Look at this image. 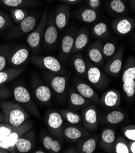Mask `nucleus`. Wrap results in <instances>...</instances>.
<instances>
[{
    "label": "nucleus",
    "mask_w": 135,
    "mask_h": 153,
    "mask_svg": "<svg viewBox=\"0 0 135 153\" xmlns=\"http://www.w3.org/2000/svg\"><path fill=\"white\" fill-rule=\"evenodd\" d=\"M0 107L4 114L2 123L18 127L29 118V114L17 103L10 101H0Z\"/></svg>",
    "instance_id": "1"
},
{
    "label": "nucleus",
    "mask_w": 135,
    "mask_h": 153,
    "mask_svg": "<svg viewBox=\"0 0 135 153\" xmlns=\"http://www.w3.org/2000/svg\"><path fill=\"white\" fill-rule=\"evenodd\" d=\"M14 100L23 108L27 112L36 118L41 119L40 111L32 98L31 94L23 85H18L13 90Z\"/></svg>",
    "instance_id": "2"
},
{
    "label": "nucleus",
    "mask_w": 135,
    "mask_h": 153,
    "mask_svg": "<svg viewBox=\"0 0 135 153\" xmlns=\"http://www.w3.org/2000/svg\"><path fill=\"white\" fill-rule=\"evenodd\" d=\"M48 17V9L47 7H45L38 24L26 37V42L28 47L35 54L40 52L42 39Z\"/></svg>",
    "instance_id": "3"
},
{
    "label": "nucleus",
    "mask_w": 135,
    "mask_h": 153,
    "mask_svg": "<svg viewBox=\"0 0 135 153\" xmlns=\"http://www.w3.org/2000/svg\"><path fill=\"white\" fill-rule=\"evenodd\" d=\"M40 20L37 14H29L20 23L10 28L6 33V37L9 39H17L28 35L35 28Z\"/></svg>",
    "instance_id": "4"
},
{
    "label": "nucleus",
    "mask_w": 135,
    "mask_h": 153,
    "mask_svg": "<svg viewBox=\"0 0 135 153\" xmlns=\"http://www.w3.org/2000/svg\"><path fill=\"white\" fill-rule=\"evenodd\" d=\"M122 81L125 94L133 98L135 95V57L133 56H129L124 63Z\"/></svg>",
    "instance_id": "5"
},
{
    "label": "nucleus",
    "mask_w": 135,
    "mask_h": 153,
    "mask_svg": "<svg viewBox=\"0 0 135 153\" xmlns=\"http://www.w3.org/2000/svg\"><path fill=\"white\" fill-rule=\"evenodd\" d=\"M29 59L34 65L45 71L58 74H65L67 72L60 60L53 56L33 54Z\"/></svg>",
    "instance_id": "6"
},
{
    "label": "nucleus",
    "mask_w": 135,
    "mask_h": 153,
    "mask_svg": "<svg viewBox=\"0 0 135 153\" xmlns=\"http://www.w3.org/2000/svg\"><path fill=\"white\" fill-rule=\"evenodd\" d=\"M58 29L54 20V14L52 12L48 13V17L41 42L43 50L46 51L52 50L55 48L58 39Z\"/></svg>",
    "instance_id": "7"
},
{
    "label": "nucleus",
    "mask_w": 135,
    "mask_h": 153,
    "mask_svg": "<svg viewBox=\"0 0 135 153\" xmlns=\"http://www.w3.org/2000/svg\"><path fill=\"white\" fill-rule=\"evenodd\" d=\"M86 63V78L88 81L98 90H102L107 87L110 82L108 76L99 67L93 64L90 61L87 60Z\"/></svg>",
    "instance_id": "8"
},
{
    "label": "nucleus",
    "mask_w": 135,
    "mask_h": 153,
    "mask_svg": "<svg viewBox=\"0 0 135 153\" xmlns=\"http://www.w3.org/2000/svg\"><path fill=\"white\" fill-rule=\"evenodd\" d=\"M43 77L52 90L60 98H64L67 90V76L45 71Z\"/></svg>",
    "instance_id": "9"
},
{
    "label": "nucleus",
    "mask_w": 135,
    "mask_h": 153,
    "mask_svg": "<svg viewBox=\"0 0 135 153\" xmlns=\"http://www.w3.org/2000/svg\"><path fill=\"white\" fill-rule=\"evenodd\" d=\"M34 125L31 121H26L21 125L17 127L7 137L2 141V148L10 152H17L15 144L20 137L33 128Z\"/></svg>",
    "instance_id": "10"
},
{
    "label": "nucleus",
    "mask_w": 135,
    "mask_h": 153,
    "mask_svg": "<svg viewBox=\"0 0 135 153\" xmlns=\"http://www.w3.org/2000/svg\"><path fill=\"white\" fill-rule=\"evenodd\" d=\"M30 51L29 47L24 45L12 47L8 56L7 65L11 67H18L24 64L30 57Z\"/></svg>",
    "instance_id": "11"
},
{
    "label": "nucleus",
    "mask_w": 135,
    "mask_h": 153,
    "mask_svg": "<svg viewBox=\"0 0 135 153\" xmlns=\"http://www.w3.org/2000/svg\"><path fill=\"white\" fill-rule=\"evenodd\" d=\"M62 115L55 111H49L45 117V122L50 132L60 140L63 139V120Z\"/></svg>",
    "instance_id": "12"
},
{
    "label": "nucleus",
    "mask_w": 135,
    "mask_h": 153,
    "mask_svg": "<svg viewBox=\"0 0 135 153\" xmlns=\"http://www.w3.org/2000/svg\"><path fill=\"white\" fill-rule=\"evenodd\" d=\"M124 54V47H120L114 55L105 65L104 72L105 74L112 77H116L119 74L122 68Z\"/></svg>",
    "instance_id": "13"
},
{
    "label": "nucleus",
    "mask_w": 135,
    "mask_h": 153,
    "mask_svg": "<svg viewBox=\"0 0 135 153\" xmlns=\"http://www.w3.org/2000/svg\"><path fill=\"white\" fill-rule=\"evenodd\" d=\"M32 90L34 95L38 101L46 105L51 103L52 97L51 90L40 79L34 78L32 83Z\"/></svg>",
    "instance_id": "14"
},
{
    "label": "nucleus",
    "mask_w": 135,
    "mask_h": 153,
    "mask_svg": "<svg viewBox=\"0 0 135 153\" xmlns=\"http://www.w3.org/2000/svg\"><path fill=\"white\" fill-rule=\"evenodd\" d=\"M76 30L75 29H69L61 40L60 48V57L64 64L67 62L69 56L72 54Z\"/></svg>",
    "instance_id": "15"
},
{
    "label": "nucleus",
    "mask_w": 135,
    "mask_h": 153,
    "mask_svg": "<svg viewBox=\"0 0 135 153\" xmlns=\"http://www.w3.org/2000/svg\"><path fill=\"white\" fill-rule=\"evenodd\" d=\"M81 116L85 128L91 131H95L98 129L97 110L94 104H90L85 108Z\"/></svg>",
    "instance_id": "16"
},
{
    "label": "nucleus",
    "mask_w": 135,
    "mask_h": 153,
    "mask_svg": "<svg viewBox=\"0 0 135 153\" xmlns=\"http://www.w3.org/2000/svg\"><path fill=\"white\" fill-rule=\"evenodd\" d=\"M70 7L68 4L57 5L55 9L54 20L55 25L60 31L62 32L68 25L70 19Z\"/></svg>",
    "instance_id": "17"
},
{
    "label": "nucleus",
    "mask_w": 135,
    "mask_h": 153,
    "mask_svg": "<svg viewBox=\"0 0 135 153\" xmlns=\"http://www.w3.org/2000/svg\"><path fill=\"white\" fill-rule=\"evenodd\" d=\"M35 131L32 128L23 134L17 140L15 144L16 151L20 153L30 152L35 146Z\"/></svg>",
    "instance_id": "18"
},
{
    "label": "nucleus",
    "mask_w": 135,
    "mask_h": 153,
    "mask_svg": "<svg viewBox=\"0 0 135 153\" xmlns=\"http://www.w3.org/2000/svg\"><path fill=\"white\" fill-rule=\"evenodd\" d=\"M102 47V42L99 39L90 45L86 50L87 56L90 62L99 68L103 66L105 61Z\"/></svg>",
    "instance_id": "19"
},
{
    "label": "nucleus",
    "mask_w": 135,
    "mask_h": 153,
    "mask_svg": "<svg viewBox=\"0 0 135 153\" xmlns=\"http://www.w3.org/2000/svg\"><path fill=\"white\" fill-rule=\"evenodd\" d=\"M72 83L76 91L82 97L97 105L100 104V98L94 90L89 84L77 79H74Z\"/></svg>",
    "instance_id": "20"
},
{
    "label": "nucleus",
    "mask_w": 135,
    "mask_h": 153,
    "mask_svg": "<svg viewBox=\"0 0 135 153\" xmlns=\"http://www.w3.org/2000/svg\"><path fill=\"white\" fill-rule=\"evenodd\" d=\"M111 26L117 35L127 36L135 27V19L127 17H119L113 21Z\"/></svg>",
    "instance_id": "21"
},
{
    "label": "nucleus",
    "mask_w": 135,
    "mask_h": 153,
    "mask_svg": "<svg viewBox=\"0 0 135 153\" xmlns=\"http://www.w3.org/2000/svg\"><path fill=\"white\" fill-rule=\"evenodd\" d=\"M100 104L105 108H116L121 104V93L116 89H110L102 95L100 98Z\"/></svg>",
    "instance_id": "22"
},
{
    "label": "nucleus",
    "mask_w": 135,
    "mask_h": 153,
    "mask_svg": "<svg viewBox=\"0 0 135 153\" xmlns=\"http://www.w3.org/2000/svg\"><path fill=\"white\" fill-rule=\"evenodd\" d=\"M89 133L85 129L77 126H66L63 128V138L68 142H77Z\"/></svg>",
    "instance_id": "23"
},
{
    "label": "nucleus",
    "mask_w": 135,
    "mask_h": 153,
    "mask_svg": "<svg viewBox=\"0 0 135 153\" xmlns=\"http://www.w3.org/2000/svg\"><path fill=\"white\" fill-rule=\"evenodd\" d=\"M116 139V133L113 129L111 128L104 129L100 135L99 141L100 148L107 152H113V147Z\"/></svg>",
    "instance_id": "24"
},
{
    "label": "nucleus",
    "mask_w": 135,
    "mask_h": 153,
    "mask_svg": "<svg viewBox=\"0 0 135 153\" xmlns=\"http://www.w3.org/2000/svg\"><path fill=\"white\" fill-rule=\"evenodd\" d=\"M68 105L71 109H80L89 105L91 101L82 97L71 87L68 88Z\"/></svg>",
    "instance_id": "25"
},
{
    "label": "nucleus",
    "mask_w": 135,
    "mask_h": 153,
    "mask_svg": "<svg viewBox=\"0 0 135 153\" xmlns=\"http://www.w3.org/2000/svg\"><path fill=\"white\" fill-rule=\"evenodd\" d=\"M89 40V33L88 29L81 28L76 32L75 36L74 47L72 54L78 53L83 50L88 43Z\"/></svg>",
    "instance_id": "26"
},
{
    "label": "nucleus",
    "mask_w": 135,
    "mask_h": 153,
    "mask_svg": "<svg viewBox=\"0 0 135 153\" xmlns=\"http://www.w3.org/2000/svg\"><path fill=\"white\" fill-rule=\"evenodd\" d=\"M24 71L22 67H12L0 71V86L14 80Z\"/></svg>",
    "instance_id": "27"
},
{
    "label": "nucleus",
    "mask_w": 135,
    "mask_h": 153,
    "mask_svg": "<svg viewBox=\"0 0 135 153\" xmlns=\"http://www.w3.org/2000/svg\"><path fill=\"white\" fill-rule=\"evenodd\" d=\"M72 57V65L77 73L86 78L87 72V63L84 57L80 53H76Z\"/></svg>",
    "instance_id": "28"
},
{
    "label": "nucleus",
    "mask_w": 135,
    "mask_h": 153,
    "mask_svg": "<svg viewBox=\"0 0 135 153\" xmlns=\"http://www.w3.org/2000/svg\"><path fill=\"white\" fill-rule=\"evenodd\" d=\"M97 137H91L82 140L78 145V151L81 153H93L97 147Z\"/></svg>",
    "instance_id": "29"
},
{
    "label": "nucleus",
    "mask_w": 135,
    "mask_h": 153,
    "mask_svg": "<svg viewBox=\"0 0 135 153\" xmlns=\"http://www.w3.org/2000/svg\"><path fill=\"white\" fill-rule=\"evenodd\" d=\"M126 118L125 114L119 110H114L108 113L103 117L104 123L108 125H117L121 123Z\"/></svg>",
    "instance_id": "30"
},
{
    "label": "nucleus",
    "mask_w": 135,
    "mask_h": 153,
    "mask_svg": "<svg viewBox=\"0 0 135 153\" xmlns=\"http://www.w3.org/2000/svg\"><path fill=\"white\" fill-rule=\"evenodd\" d=\"M0 4L3 6L11 9L24 8L33 6L35 4V0H0Z\"/></svg>",
    "instance_id": "31"
},
{
    "label": "nucleus",
    "mask_w": 135,
    "mask_h": 153,
    "mask_svg": "<svg viewBox=\"0 0 135 153\" xmlns=\"http://www.w3.org/2000/svg\"><path fill=\"white\" fill-rule=\"evenodd\" d=\"M59 112L62 115L63 118L71 125H79L82 121V116L76 111L64 109H61Z\"/></svg>",
    "instance_id": "32"
},
{
    "label": "nucleus",
    "mask_w": 135,
    "mask_h": 153,
    "mask_svg": "<svg viewBox=\"0 0 135 153\" xmlns=\"http://www.w3.org/2000/svg\"><path fill=\"white\" fill-rule=\"evenodd\" d=\"M91 33L94 38L100 40L108 37L110 30L108 25L105 23L99 22L92 27Z\"/></svg>",
    "instance_id": "33"
},
{
    "label": "nucleus",
    "mask_w": 135,
    "mask_h": 153,
    "mask_svg": "<svg viewBox=\"0 0 135 153\" xmlns=\"http://www.w3.org/2000/svg\"><path fill=\"white\" fill-rule=\"evenodd\" d=\"M79 19L86 23L94 22L99 17L98 12L93 8H85L82 9L79 13Z\"/></svg>",
    "instance_id": "34"
},
{
    "label": "nucleus",
    "mask_w": 135,
    "mask_h": 153,
    "mask_svg": "<svg viewBox=\"0 0 135 153\" xmlns=\"http://www.w3.org/2000/svg\"><path fill=\"white\" fill-rule=\"evenodd\" d=\"M108 8L114 15H122L127 11L126 5L122 0H109Z\"/></svg>",
    "instance_id": "35"
},
{
    "label": "nucleus",
    "mask_w": 135,
    "mask_h": 153,
    "mask_svg": "<svg viewBox=\"0 0 135 153\" xmlns=\"http://www.w3.org/2000/svg\"><path fill=\"white\" fill-rule=\"evenodd\" d=\"M128 143L129 142L126 140L124 137L119 135L114 142L113 152L130 153L128 149Z\"/></svg>",
    "instance_id": "36"
},
{
    "label": "nucleus",
    "mask_w": 135,
    "mask_h": 153,
    "mask_svg": "<svg viewBox=\"0 0 135 153\" xmlns=\"http://www.w3.org/2000/svg\"><path fill=\"white\" fill-rule=\"evenodd\" d=\"M10 17L14 23L18 25L30 14V12L24 8H15L10 10Z\"/></svg>",
    "instance_id": "37"
},
{
    "label": "nucleus",
    "mask_w": 135,
    "mask_h": 153,
    "mask_svg": "<svg viewBox=\"0 0 135 153\" xmlns=\"http://www.w3.org/2000/svg\"><path fill=\"white\" fill-rule=\"evenodd\" d=\"M14 25L11 17L7 13L0 10V33L5 30L10 29Z\"/></svg>",
    "instance_id": "38"
},
{
    "label": "nucleus",
    "mask_w": 135,
    "mask_h": 153,
    "mask_svg": "<svg viewBox=\"0 0 135 153\" xmlns=\"http://www.w3.org/2000/svg\"><path fill=\"white\" fill-rule=\"evenodd\" d=\"M12 47L4 45L0 47V71L4 70L7 64V59L9 52Z\"/></svg>",
    "instance_id": "39"
},
{
    "label": "nucleus",
    "mask_w": 135,
    "mask_h": 153,
    "mask_svg": "<svg viewBox=\"0 0 135 153\" xmlns=\"http://www.w3.org/2000/svg\"><path fill=\"white\" fill-rule=\"evenodd\" d=\"M116 51V46L114 43L108 42L103 45L102 52L105 60L110 59Z\"/></svg>",
    "instance_id": "40"
},
{
    "label": "nucleus",
    "mask_w": 135,
    "mask_h": 153,
    "mask_svg": "<svg viewBox=\"0 0 135 153\" xmlns=\"http://www.w3.org/2000/svg\"><path fill=\"white\" fill-rule=\"evenodd\" d=\"M124 137L129 141L135 140V125H130L124 126L122 129Z\"/></svg>",
    "instance_id": "41"
},
{
    "label": "nucleus",
    "mask_w": 135,
    "mask_h": 153,
    "mask_svg": "<svg viewBox=\"0 0 135 153\" xmlns=\"http://www.w3.org/2000/svg\"><path fill=\"white\" fill-rule=\"evenodd\" d=\"M16 128L10 125L0 123V140L3 141Z\"/></svg>",
    "instance_id": "42"
},
{
    "label": "nucleus",
    "mask_w": 135,
    "mask_h": 153,
    "mask_svg": "<svg viewBox=\"0 0 135 153\" xmlns=\"http://www.w3.org/2000/svg\"><path fill=\"white\" fill-rule=\"evenodd\" d=\"M54 139H53L51 136L48 134H44L41 137V142L44 148L46 151L51 152L52 146L54 143Z\"/></svg>",
    "instance_id": "43"
},
{
    "label": "nucleus",
    "mask_w": 135,
    "mask_h": 153,
    "mask_svg": "<svg viewBox=\"0 0 135 153\" xmlns=\"http://www.w3.org/2000/svg\"><path fill=\"white\" fill-rule=\"evenodd\" d=\"M11 97V91L7 87L0 86V99L7 100Z\"/></svg>",
    "instance_id": "44"
},
{
    "label": "nucleus",
    "mask_w": 135,
    "mask_h": 153,
    "mask_svg": "<svg viewBox=\"0 0 135 153\" xmlns=\"http://www.w3.org/2000/svg\"><path fill=\"white\" fill-rule=\"evenodd\" d=\"M61 148H62V146H61L60 143V142L58 140L55 139L54 141L53 145H52V148H51V152L58 153V152H59L60 151Z\"/></svg>",
    "instance_id": "45"
},
{
    "label": "nucleus",
    "mask_w": 135,
    "mask_h": 153,
    "mask_svg": "<svg viewBox=\"0 0 135 153\" xmlns=\"http://www.w3.org/2000/svg\"><path fill=\"white\" fill-rule=\"evenodd\" d=\"M128 149L130 153H135V140L130 141L128 143Z\"/></svg>",
    "instance_id": "46"
},
{
    "label": "nucleus",
    "mask_w": 135,
    "mask_h": 153,
    "mask_svg": "<svg viewBox=\"0 0 135 153\" xmlns=\"http://www.w3.org/2000/svg\"><path fill=\"white\" fill-rule=\"evenodd\" d=\"M58 1L60 2H62L65 4H76L77 3H79L81 0H58Z\"/></svg>",
    "instance_id": "47"
},
{
    "label": "nucleus",
    "mask_w": 135,
    "mask_h": 153,
    "mask_svg": "<svg viewBox=\"0 0 135 153\" xmlns=\"http://www.w3.org/2000/svg\"><path fill=\"white\" fill-rule=\"evenodd\" d=\"M63 152L66 153H77L79 152L78 149L75 148L74 146H69L68 148H67L66 150L64 151Z\"/></svg>",
    "instance_id": "48"
},
{
    "label": "nucleus",
    "mask_w": 135,
    "mask_h": 153,
    "mask_svg": "<svg viewBox=\"0 0 135 153\" xmlns=\"http://www.w3.org/2000/svg\"><path fill=\"white\" fill-rule=\"evenodd\" d=\"M129 4L131 10L135 12V0H130Z\"/></svg>",
    "instance_id": "49"
},
{
    "label": "nucleus",
    "mask_w": 135,
    "mask_h": 153,
    "mask_svg": "<svg viewBox=\"0 0 135 153\" xmlns=\"http://www.w3.org/2000/svg\"><path fill=\"white\" fill-rule=\"evenodd\" d=\"M34 153H45L46 152V151L44 150H43V149H37V150H35L34 151Z\"/></svg>",
    "instance_id": "50"
},
{
    "label": "nucleus",
    "mask_w": 135,
    "mask_h": 153,
    "mask_svg": "<svg viewBox=\"0 0 135 153\" xmlns=\"http://www.w3.org/2000/svg\"><path fill=\"white\" fill-rule=\"evenodd\" d=\"M10 152L8 151L7 150L3 148H0V153H9Z\"/></svg>",
    "instance_id": "51"
},
{
    "label": "nucleus",
    "mask_w": 135,
    "mask_h": 153,
    "mask_svg": "<svg viewBox=\"0 0 135 153\" xmlns=\"http://www.w3.org/2000/svg\"><path fill=\"white\" fill-rule=\"evenodd\" d=\"M3 117H4L3 112V111H1V112H0V123H2V121H3Z\"/></svg>",
    "instance_id": "52"
},
{
    "label": "nucleus",
    "mask_w": 135,
    "mask_h": 153,
    "mask_svg": "<svg viewBox=\"0 0 135 153\" xmlns=\"http://www.w3.org/2000/svg\"><path fill=\"white\" fill-rule=\"evenodd\" d=\"M89 2H97L99 1V0H89Z\"/></svg>",
    "instance_id": "53"
},
{
    "label": "nucleus",
    "mask_w": 135,
    "mask_h": 153,
    "mask_svg": "<svg viewBox=\"0 0 135 153\" xmlns=\"http://www.w3.org/2000/svg\"><path fill=\"white\" fill-rule=\"evenodd\" d=\"M0 148H2V141L0 140Z\"/></svg>",
    "instance_id": "54"
},
{
    "label": "nucleus",
    "mask_w": 135,
    "mask_h": 153,
    "mask_svg": "<svg viewBox=\"0 0 135 153\" xmlns=\"http://www.w3.org/2000/svg\"><path fill=\"white\" fill-rule=\"evenodd\" d=\"M133 39H134V40L135 41V33H134V36H133Z\"/></svg>",
    "instance_id": "55"
},
{
    "label": "nucleus",
    "mask_w": 135,
    "mask_h": 153,
    "mask_svg": "<svg viewBox=\"0 0 135 153\" xmlns=\"http://www.w3.org/2000/svg\"><path fill=\"white\" fill-rule=\"evenodd\" d=\"M134 50L135 51V46H134Z\"/></svg>",
    "instance_id": "56"
},
{
    "label": "nucleus",
    "mask_w": 135,
    "mask_h": 153,
    "mask_svg": "<svg viewBox=\"0 0 135 153\" xmlns=\"http://www.w3.org/2000/svg\"><path fill=\"white\" fill-rule=\"evenodd\" d=\"M134 120H135V115H134Z\"/></svg>",
    "instance_id": "57"
},
{
    "label": "nucleus",
    "mask_w": 135,
    "mask_h": 153,
    "mask_svg": "<svg viewBox=\"0 0 135 153\" xmlns=\"http://www.w3.org/2000/svg\"><path fill=\"white\" fill-rule=\"evenodd\" d=\"M48 1H51V0H48Z\"/></svg>",
    "instance_id": "58"
},
{
    "label": "nucleus",
    "mask_w": 135,
    "mask_h": 153,
    "mask_svg": "<svg viewBox=\"0 0 135 153\" xmlns=\"http://www.w3.org/2000/svg\"><path fill=\"white\" fill-rule=\"evenodd\" d=\"M125 1H127V0H125Z\"/></svg>",
    "instance_id": "59"
}]
</instances>
